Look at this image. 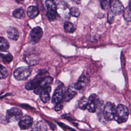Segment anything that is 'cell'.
I'll return each mask as SVG.
<instances>
[{
    "label": "cell",
    "mask_w": 131,
    "mask_h": 131,
    "mask_svg": "<svg viewBox=\"0 0 131 131\" xmlns=\"http://www.w3.org/2000/svg\"><path fill=\"white\" fill-rule=\"evenodd\" d=\"M129 111L127 107L123 104H119L116 109L114 119L118 123L125 122L128 117Z\"/></svg>",
    "instance_id": "1"
},
{
    "label": "cell",
    "mask_w": 131,
    "mask_h": 131,
    "mask_svg": "<svg viewBox=\"0 0 131 131\" xmlns=\"http://www.w3.org/2000/svg\"><path fill=\"white\" fill-rule=\"evenodd\" d=\"M31 71V69L29 67H19L14 70L13 76L17 80H25L30 76Z\"/></svg>",
    "instance_id": "2"
},
{
    "label": "cell",
    "mask_w": 131,
    "mask_h": 131,
    "mask_svg": "<svg viewBox=\"0 0 131 131\" xmlns=\"http://www.w3.org/2000/svg\"><path fill=\"white\" fill-rule=\"evenodd\" d=\"M46 6L47 9L46 13L47 16L50 21L54 20L57 16V6L53 0H47L45 2Z\"/></svg>",
    "instance_id": "3"
},
{
    "label": "cell",
    "mask_w": 131,
    "mask_h": 131,
    "mask_svg": "<svg viewBox=\"0 0 131 131\" xmlns=\"http://www.w3.org/2000/svg\"><path fill=\"white\" fill-rule=\"evenodd\" d=\"M22 111L18 108L12 107L7 110L6 118L8 122H12L19 120L22 117Z\"/></svg>",
    "instance_id": "4"
},
{
    "label": "cell",
    "mask_w": 131,
    "mask_h": 131,
    "mask_svg": "<svg viewBox=\"0 0 131 131\" xmlns=\"http://www.w3.org/2000/svg\"><path fill=\"white\" fill-rule=\"evenodd\" d=\"M115 105L111 102H107L105 105L103 110V116L104 119L107 121H110L114 119L116 112Z\"/></svg>",
    "instance_id": "5"
},
{
    "label": "cell",
    "mask_w": 131,
    "mask_h": 131,
    "mask_svg": "<svg viewBox=\"0 0 131 131\" xmlns=\"http://www.w3.org/2000/svg\"><path fill=\"white\" fill-rule=\"evenodd\" d=\"M43 34V31L40 27H36L34 28L31 31L29 39L32 43H36L38 42L41 39Z\"/></svg>",
    "instance_id": "6"
},
{
    "label": "cell",
    "mask_w": 131,
    "mask_h": 131,
    "mask_svg": "<svg viewBox=\"0 0 131 131\" xmlns=\"http://www.w3.org/2000/svg\"><path fill=\"white\" fill-rule=\"evenodd\" d=\"M110 8V10L109 11L115 16L121 14L124 9L123 5L119 0H111Z\"/></svg>",
    "instance_id": "7"
},
{
    "label": "cell",
    "mask_w": 131,
    "mask_h": 131,
    "mask_svg": "<svg viewBox=\"0 0 131 131\" xmlns=\"http://www.w3.org/2000/svg\"><path fill=\"white\" fill-rule=\"evenodd\" d=\"M52 82L53 78L51 77H45L40 82L39 85L34 90V93L37 95H39L43 89L50 86V85L52 83Z\"/></svg>",
    "instance_id": "8"
},
{
    "label": "cell",
    "mask_w": 131,
    "mask_h": 131,
    "mask_svg": "<svg viewBox=\"0 0 131 131\" xmlns=\"http://www.w3.org/2000/svg\"><path fill=\"white\" fill-rule=\"evenodd\" d=\"M33 118L28 115H26L22 117L18 122L19 127L21 129H29L32 125Z\"/></svg>",
    "instance_id": "9"
},
{
    "label": "cell",
    "mask_w": 131,
    "mask_h": 131,
    "mask_svg": "<svg viewBox=\"0 0 131 131\" xmlns=\"http://www.w3.org/2000/svg\"><path fill=\"white\" fill-rule=\"evenodd\" d=\"M45 77L42 76V74L38 75L34 79L26 83L25 85L26 89L28 90H34L39 85L40 82Z\"/></svg>",
    "instance_id": "10"
},
{
    "label": "cell",
    "mask_w": 131,
    "mask_h": 131,
    "mask_svg": "<svg viewBox=\"0 0 131 131\" xmlns=\"http://www.w3.org/2000/svg\"><path fill=\"white\" fill-rule=\"evenodd\" d=\"M97 97L95 94H92L89 97L88 104L86 108L89 112L91 113H94L96 111L97 105Z\"/></svg>",
    "instance_id": "11"
},
{
    "label": "cell",
    "mask_w": 131,
    "mask_h": 131,
    "mask_svg": "<svg viewBox=\"0 0 131 131\" xmlns=\"http://www.w3.org/2000/svg\"><path fill=\"white\" fill-rule=\"evenodd\" d=\"M89 78L86 75H82L78 79L77 82L74 84V87L77 90H80L83 89L88 83Z\"/></svg>",
    "instance_id": "12"
},
{
    "label": "cell",
    "mask_w": 131,
    "mask_h": 131,
    "mask_svg": "<svg viewBox=\"0 0 131 131\" xmlns=\"http://www.w3.org/2000/svg\"><path fill=\"white\" fill-rule=\"evenodd\" d=\"M63 90L62 87L57 88L52 96V102L55 104L60 103L63 98Z\"/></svg>",
    "instance_id": "13"
},
{
    "label": "cell",
    "mask_w": 131,
    "mask_h": 131,
    "mask_svg": "<svg viewBox=\"0 0 131 131\" xmlns=\"http://www.w3.org/2000/svg\"><path fill=\"white\" fill-rule=\"evenodd\" d=\"M7 34L8 37L13 40H17L19 36V32L14 27L8 28L7 30Z\"/></svg>",
    "instance_id": "14"
},
{
    "label": "cell",
    "mask_w": 131,
    "mask_h": 131,
    "mask_svg": "<svg viewBox=\"0 0 131 131\" xmlns=\"http://www.w3.org/2000/svg\"><path fill=\"white\" fill-rule=\"evenodd\" d=\"M47 126L43 121L36 122L32 127L31 131H47Z\"/></svg>",
    "instance_id": "15"
},
{
    "label": "cell",
    "mask_w": 131,
    "mask_h": 131,
    "mask_svg": "<svg viewBox=\"0 0 131 131\" xmlns=\"http://www.w3.org/2000/svg\"><path fill=\"white\" fill-rule=\"evenodd\" d=\"M51 91V86L43 89L40 95V98L43 103H47L50 100V94Z\"/></svg>",
    "instance_id": "16"
},
{
    "label": "cell",
    "mask_w": 131,
    "mask_h": 131,
    "mask_svg": "<svg viewBox=\"0 0 131 131\" xmlns=\"http://www.w3.org/2000/svg\"><path fill=\"white\" fill-rule=\"evenodd\" d=\"M77 90L75 87L74 85L73 86H69L68 90L66 91L64 96V99L66 101H69L71 100L76 94V91Z\"/></svg>",
    "instance_id": "17"
},
{
    "label": "cell",
    "mask_w": 131,
    "mask_h": 131,
    "mask_svg": "<svg viewBox=\"0 0 131 131\" xmlns=\"http://www.w3.org/2000/svg\"><path fill=\"white\" fill-rule=\"evenodd\" d=\"M25 60L28 64L30 66H33L39 62V57L38 55L36 54H31L27 56Z\"/></svg>",
    "instance_id": "18"
},
{
    "label": "cell",
    "mask_w": 131,
    "mask_h": 131,
    "mask_svg": "<svg viewBox=\"0 0 131 131\" xmlns=\"http://www.w3.org/2000/svg\"><path fill=\"white\" fill-rule=\"evenodd\" d=\"M27 14L31 18H35L39 14V10L37 7L35 6H30L27 9Z\"/></svg>",
    "instance_id": "19"
},
{
    "label": "cell",
    "mask_w": 131,
    "mask_h": 131,
    "mask_svg": "<svg viewBox=\"0 0 131 131\" xmlns=\"http://www.w3.org/2000/svg\"><path fill=\"white\" fill-rule=\"evenodd\" d=\"M12 15L15 18L18 19L23 18L25 16L24 10L21 8H19L14 10L12 13Z\"/></svg>",
    "instance_id": "20"
},
{
    "label": "cell",
    "mask_w": 131,
    "mask_h": 131,
    "mask_svg": "<svg viewBox=\"0 0 131 131\" xmlns=\"http://www.w3.org/2000/svg\"><path fill=\"white\" fill-rule=\"evenodd\" d=\"M0 50L2 52L6 51L9 48V43L8 41L3 37L0 38Z\"/></svg>",
    "instance_id": "21"
},
{
    "label": "cell",
    "mask_w": 131,
    "mask_h": 131,
    "mask_svg": "<svg viewBox=\"0 0 131 131\" xmlns=\"http://www.w3.org/2000/svg\"><path fill=\"white\" fill-rule=\"evenodd\" d=\"M64 29L66 32L72 33L75 31V28L72 23L69 21H66L64 24Z\"/></svg>",
    "instance_id": "22"
},
{
    "label": "cell",
    "mask_w": 131,
    "mask_h": 131,
    "mask_svg": "<svg viewBox=\"0 0 131 131\" xmlns=\"http://www.w3.org/2000/svg\"><path fill=\"white\" fill-rule=\"evenodd\" d=\"M1 58L2 61L4 63L8 64L11 62L13 59V56L9 53H7L6 54H1Z\"/></svg>",
    "instance_id": "23"
},
{
    "label": "cell",
    "mask_w": 131,
    "mask_h": 131,
    "mask_svg": "<svg viewBox=\"0 0 131 131\" xmlns=\"http://www.w3.org/2000/svg\"><path fill=\"white\" fill-rule=\"evenodd\" d=\"M89 99H87L86 97H83L80 99L78 102V107L82 110H85L87 108L88 104Z\"/></svg>",
    "instance_id": "24"
},
{
    "label": "cell",
    "mask_w": 131,
    "mask_h": 131,
    "mask_svg": "<svg viewBox=\"0 0 131 131\" xmlns=\"http://www.w3.org/2000/svg\"><path fill=\"white\" fill-rule=\"evenodd\" d=\"M123 17L126 21H131V10L129 8H126L124 9Z\"/></svg>",
    "instance_id": "25"
},
{
    "label": "cell",
    "mask_w": 131,
    "mask_h": 131,
    "mask_svg": "<svg viewBox=\"0 0 131 131\" xmlns=\"http://www.w3.org/2000/svg\"><path fill=\"white\" fill-rule=\"evenodd\" d=\"M70 13L71 15L74 17H78L79 16L80 11L79 9L76 7H73L70 9Z\"/></svg>",
    "instance_id": "26"
},
{
    "label": "cell",
    "mask_w": 131,
    "mask_h": 131,
    "mask_svg": "<svg viewBox=\"0 0 131 131\" xmlns=\"http://www.w3.org/2000/svg\"><path fill=\"white\" fill-rule=\"evenodd\" d=\"M111 0H100L101 7L103 10H106L110 7Z\"/></svg>",
    "instance_id": "27"
},
{
    "label": "cell",
    "mask_w": 131,
    "mask_h": 131,
    "mask_svg": "<svg viewBox=\"0 0 131 131\" xmlns=\"http://www.w3.org/2000/svg\"><path fill=\"white\" fill-rule=\"evenodd\" d=\"M8 75V72L7 70L3 67L2 65L1 66V79H3L7 77Z\"/></svg>",
    "instance_id": "28"
},
{
    "label": "cell",
    "mask_w": 131,
    "mask_h": 131,
    "mask_svg": "<svg viewBox=\"0 0 131 131\" xmlns=\"http://www.w3.org/2000/svg\"><path fill=\"white\" fill-rule=\"evenodd\" d=\"M62 105L60 103H58V104H56V105L55 107V110L56 111H59L62 109Z\"/></svg>",
    "instance_id": "29"
},
{
    "label": "cell",
    "mask_w": 131,
    "mask_h": 131,
    "mask_svg": "<svg viewBox=\"0 0 131 131\" xmlns=\"http://www.w3.org/2000/svg\"><path fill=\"white\" fill-rule=\"evenodd\" d=\"M129 112H130V113L131 114V104L129 105Z\"/></svg>",
    "instance_id": "30"
},
{
    "label": "cell",
    "mask_w": 131,
    "mask_h": 131,
    "mask_svg": "<svg viewBox=\"0 0 131 131\" xmlns=\"http://www.w3.org/2000/svg\"><path fill=\"white\" fill-rule=\"evenodd\" d=\"M129 9L131 10V1L130 2V3H129Z\"/></svg>",
    "instance_id": "31"
},
{
    "label": "cell",
    "mask_w": 131,
    "mask_h": 131,
    "mask_svg": "<svg viewBox=\"0 0 131 131\" xmlns=\"http://www.w3.org/2000/svg\"><path fill=\"white\" fill-rule=\"evenodd\" d=\"M23 1H24V0H16V1L17 2H21Z\"/></svg>",
    "instance_id": "32"
},
{
    "label": "cell",
    "mask_w": 131,
    "mask_h": 131,
    "mask_svg": "<svg viewBox=\"0 0 131 131\" xmlns=\"http://www.w3.org/2000/svg\"><path fill=\"white\" fill-rule=\"evenodd\" d=\"M80 1H81V0H77V2L78 3H79Z\"/></svg>",
    "instance_id": "33"
}]
</instances>
